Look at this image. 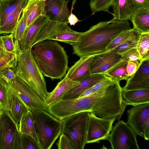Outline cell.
Instances as JSON below:
<instances>
[{"instance_id": "obj_19", "label": "cell", "mask_w": 149, "mask_h": 149, "mask_svg": "<svg viewBox=\"0 0 149 149\" xmlns=\"http://www.w3.org/2000/svg\"><path fill=\"white\" fill-rule=\"evenodd\" d=\"M121 96L123 102L127 106H133L149 103V90H126L122 88Z\"/></svg>"}, {"instance_id": "obj_47", "label": "cell", "mask_w": 149, "mask_h": 149, "mask_svg": "<svg viewBox=\"0 0 149 149\" xmlns=\"http://www.w3.org/2000/svg\"><path fill=\"white\" fill-rule=\"evenodd\" d=\"M9 53H8V54H9ZM8 54H4L0 53V59L1 58L3 57L4 56L6 55H7Z\"/></svg>"}, {"instance_id": "obj_4", "label": "cell", "mask_w": 149, "mask_h": 149, "mask_svg": "<svg viewBox=\"0 0 149 149\" xmlns=\"http://www.w3.org/2000/svg\"><path fill=\"white\" fill-rule=\"evenodd\" d=\"M31 111L41 149H51L61 134V120L45 111L34 110Z\"/></svg>"}, {"instance_id": "obj_40", "label": "cell", "mask_w": 149, "mask_h": 149, "mask_svg": "<svg viewBox=\"0 0 149 149\" xmlns=\"http://www.w3.org/2000/svg\"><path fill=\"white\" fill-rule=\"evenodd\" d=\"M115 81L106 75L104 78L91 88L93 93Z\"/></svg>"}, {"instance_id": "obj_41", "label": "cell", "mask_w": 149, "mask_h": 149, "mask_svg": "<svg viewBox=\"0 0 149 149\" xmlns=\"http://www.w3.org/2000/svg\"><path fill=\"white\" fill-rule=\"evenodd\" d=\"M58 149H73L70 140L66 135L61 134L56 143Z\"/></svg>"}, {"instance_id": "obj_29", "label": "cell", "mask_w": 149, "mask_h": 149, "mask_svg": "<svg viewBox=\"0 0 149 149\" xmlns=\"http://www.w3.org/2000/svg\"><path fill=\"white\" fill-rule=\"evenodd\" d=\"M10 91L7 82L0 77V107L2 111L9 112Z\"/></svg>"}, {"instance_id": "obj_18", "label": "cell", "mask_w": 149, "mask_h": 149, "mask_svg": "<svg viewBox=\"0 0 149 149\" xmlns=\"http://www.w3.org/2000/svg\"><path fill=\"white\" fill-rule=\"evenodd\" d=\"M49 21L45 16L36 19L26 31L24 37L20 44L22 50L32 49L36 37L42 27Z\"/></svg>"}, {"instance_id": "obj_12", "label": "cell", "mask_w": 149, "mask_h": 149, "mask_svg": "<svg viewBox=\"0 0 149 149\" xmlns=\"http://www.w3.org/2000/svg\"><path fill=\"white\" fill-rule=\"evenodd\" d=\"M123 57L118 53L109 52L93 55L90 66L91 74H104Z\"/></svg>"}, {"instance_id": "obj_30", "label": "cell", "mask_w": 149, "mask_h": 149, "mask_svg": "<svg viewBox=\"0 0 149 149\" xmlns=\"http://www.w3.org/2000/svg\"><path fill=\"white\" fill-rule=\"evenodd\" d=\"M136 48L142 61L149 60V33H141Z\"/></svg>"}, {"instance_id": "obj_23", "label": "cell", "mask_w": 149, "mask_h": 149, "mask_svg": "<svg viewBox=\"0 0 149 149\" xmlns=\"http://www.w3.org/2000/svg\"><path fill=\"white\" fill-rule=\"evenodd\" d=\"M131 21L133 28L141 33H149V8L135 9Z\"/></svg>"}, {"instance_id": "obj_21", "label": "cell", "mask_w": 149, "mask_h": 149, "mask_svg": "<svg viewBox=\"0 0 149 149\" xmlns=\"http://www.w3.org/2000/svg\"><path fill=\"white\" fill-rule=\"evenodd\" d=\"M9 87L10 91L9 113L15 122L19 125L22 116L29 110L9 86Z\"/></svg>"}, {"instance_id": "obj_32", "label": "cell", "mask_w": 149, "mask_h": 149, "mask_svg": "<svg viewBox=\"0 0 149 149\" xmlns=\"http://www.w3.org/2000/svg\"><path fill=\"white\" fill-rule=\"evenodd\" d=\"M22 12L21 18L19 20L17 25L13 33L15 45H20L26 31V16L25 13L23 11Z\"/></svg>"}, {"instance_id": "obj_5", "label": "cell", "mask_w": 149, "mask_h": 149, "mask_svg": "<svg viewBox=\"0 0 149 149\" xmlns=\"http://www.w3.org/2000/svg\"><path fill=\"white\" fill-rule=\"evenodd\" d=\"M90 112H81L61 120V134L68 137L73 149H83L86 143L87 125Z\"/></svg>"}, {"instance_id": "obj_39", "label": "cell", "mask_w": 149, "mask_h": 149, "mask_svg": "<svg viewBox=\"0 0 149 149\" xmlns=\"http://www.w3.org/2000/svg\"><path fill=\"white\" fill-rule=\"evenodd\" d=\"M0 77L9 83L17 77L16 74L12 68L5 69L0 73Z\"/></svg>"}, {"instance_id": "obj_9", "label": "cell", "mask_w": 149, "mask_h": 149, "mask_svg": "<svg viewBox=\"0 0 149 149\" xmlns=\"http://www.w3.org/2000/svg\"><path fill=\"white\" fill-rule=\"evenodd\" d=\"M20 133L19 125L8 113H0V145L1 149H16Z\"/></svg>"}, {"instance_id": "obj_44", "label": "cell", "mask_w": 149, "mask_h": 149, "mask_svg": "<svg viewBox=\"0 0 149 149\" xmlns=\"http://www.w3.org/2000/svg\"><path fill=\"white\" fill-rule=\"evenodd\" d=\"M68 23L71 25H74L80 21L77 17L72 13L69 15L68 18Z\"/></svg>"}, {"instance_id": "obj_49", "label": "cell", "mask_w": 149, "mask_h": 149, "mask_svg": "<svg viewBox=\"0 0 149 149\" xmlns=\"http://www.w3.org/2000/svg\"><path fill=\"white\" fill-rule=\"evenodd\" d=\"M1 1H2V0H0V6L1 4Z\"/></svg>"}, {"instance_id": "obj_46", "label": "cell", "mask_w": 149, "mask_h": 149, "mask_svg": "<svg viewBox=\"0 0 149 149\" xmlns=\"http://www.w3.org/2000/svg\"><path fill=\"white\" fill-rule=\"evenodd\" d=\"M9 53L7 52L6 51L0 40V53L6 54Z\"/></svg>"}, {"instance_id": "obj_26", "label": "cell", "mask_w": 149, "mask_h": 149, "mask_svg": "<svg viewBox=\"0 0 149 149\" xmlns=\"http://www.w3.org/2000/svg\"><path fill=\"white\" fill-rule=\"evenodd\" d=\"M28 0H2L0 6V26L7 17L17 8L27 3Z\"/></svg>"}, {"instance_id": "obj_28", "label": "cell", "mask_w": 149, "mask_h": 149, "mask_svg": "<svg viewBox=\"0 0 149 149\" xmlns=\"http://www.w3.org/2000/svg\"><path fill=\"white\" fill-rule=\"evenodd\" d=\"M19 128L20 133L29 135L38 143L32 112L30 111L29 110L22 116L19 125Z\"/></svg>"}, {"instance_id": "obj_22", "label": "cell", "mask_w": 149, "mask_h": 149, "mask_svg": "<svg viewBox=\"0 0 149 149\" xmlns=\"http://www.w3.org/2000/svg\"><path fill=\"white\" fill-rule=\"evenodd\" d=\"M111 6L114 19L119 21L131 20L134 9L129 0H114Z\"/></svg>"}, {"instance_id": "obj_43", "label": "cell", "mask_w": 149, "mask_h": 149, "mask_svg": "<svg viewBox=\"0 0 149 149\" xmlns=\"http://www.w3.org/2000/svg\"><path fill=\"white\" fill-rule=\"evenodd\" d=\"M129 1L134 9L141 8H149V0H129Z\"/></svg>"}, {"instance_id": "obj_27", "label": "cell", "mask_w": 149, "mask_h": 149, "mask_svg": "<svg viewBox=\"0 0 149 149\" xmlns=\"http://www.w3.org/2000/svg\"><path fill=\"white\" fill-rule=\"evenodd\" d=\"M141 33L134 28L131 29L127 38L121 45L109 51L120 54L136 47Z\"/></svg>"}, {"instance_id": "obj_48", "label": "cell", "mask_w": 149, "mask_h": 149, "mask_svg": "<svg viewBox=\"0 0 149 149\" xmlns=\"http://www.w3.org/2000/svg\"><path fill=\"white\" fill-rule=\"evenodd\" d=\"M1 111H2V110H1V107H0V113H1Z\"/></svg>"}, {"instance_id": "obj_17", "label": "cell", "mask_w": 149, "mask_h": 149, "mask_svg": "<svg viewBox=\"0 0 149 149\" xmlns=\"http://www.w3.org/2000/svg\"><path fill=\"white\" fill-rule=\"evenodd\" d=\"M79 82L65 77L58 83L52 92L47 93L45 100L47 105L49 106L61 100L65 94Z\"/></svg>"}, {"instance_id": "obj_33", "label": "cell", "mask_w": 149, "mask_h": 149, "mask_svg": "<svg viewBox=\"0 0 149 149\" xmlns=\"http://www.w3.org/2000/svg\"><path fill=\"white\" fill-rule=\"evenodd\" d=\"M114 0H91L89 5L93 14L100 11L109 12V9Z\"/></svg>"}, {"instance_id": "obj_2", "label": "cell", "mask_w": 149, "mask_h": 149, "mask_svg": "<svg viewBox=\"0 0 149 149\" xmlns=\"http://www.w3.org/2000/svg\"><path fill=\"white\" fill-rule=\"evenodd\" d=\"M32 47L33 56L44 76L52 79H61L66 75L68 56L64 48L56 41L44 40Z\"/></svg>"}, {"instance_id": "obj_31", "label": "cell", "mask_w": 149, "mask_h": 149, "mask_svg": "<svg viewBox=\"0 0 149 149\" xmlns=\"http://www.w3.org/2000/svg\"><path fill=\"white\" fill-rule=\"evenodd\" d=\"M80 32L71 29L69 27L64 32L51 38L49 40L65 42L72 46L77 41Z\"/></svg>"}, {"instance_id": "obj_45", "label": "cell", "mask_w": 149, "mask_h": 149, "mask_svg": "<svg viewBox=\"0 0 149 149\" xmlns=\"http://www.w3.org/2000/svg\"><path fill=\"white\" fill-rule=\"evenodd\" d=\"M92 93H93L92 90L91 88H90L84 91L79 95L78 97H86L90 95Z\"/></svg>"}, {"instance_id": "obj_37", "label": "cell", "mask_w": 149, "mask_h": 149, "mask_svg": "<svg viewBox=\"0 0 149 149\" xmlns=\"http://www.w3.org/2000/svg\"><path fill=\"white\" fill-rule=\"evenodd\" d=\"M130 31L131 29L124 31L116 37L107 47L106 52L112 50L122 44L129 36Z\"/></svg>"}, {"instance_id": "obj_14", "label": "cell", "mask_w": 149, "mask_h": 149, "mask_svg": "<svg viewBox=\"0 0 149 149\" xmlns=\"http://www.w3.org/2000/svg\"><path fill=\"white\" fill-rule=\"evenodd\" d=\"M93 56L80 57V59L69 68L65 77L72 81H79L91 74L90 66Z\"/></svg>"}, {"instance_id": "obj_11", "label": "cell", "mask_w": 149, "mask_h": 149, "mask_svg": "<svg viewBox=\"0 0 149 149\" xmlns=\"http://www.w3.org/2000/svg\"><path fill=\"white\" fill-rule=\"evenodd\" d=\"M44 16L49 20L68 24L70 14L66 0H43Z\"/></svg>"}, {"instance_id": "obj_36", "label": "cell", "mask_w": 149, "mask_h": 149, "mask_svg": "<svg viewBox=\"0 0 149 149\" xmlns=\"http://www.w3.org/2000/svg\"><path fill=\"white\" fill-rule=\"evenodd\" d=\"M0 40L6 51L8 53H15V47L13 33L0 36Z\"/></svg>"}, {"instance_id": "obj_6", "label": "cell", "mask_w": 149, "mask_h": 149, "mask_svg": "<svg viewBox=\"0 0 149 149\" xmlns=\"http://www.w3.org/2000/svg\"><path fill=\"white\" fill-rule=\"evenodd\" d=\"M136 136L127 123L119 120L113 127L109 140L113 149H140Z\"/></svg>"}, {"instance_id": "obj_25", "label": "cell", "mask_w": 149, "mask_h": 149, "mask_svg": "<svg viewBox=\"0 0 149 149\" xmlns=\"http://www.w3.org/2000/svg\"><path fill=\"white\" fill-rule=\"evenodd\" d=\"M27 3L18 7L7 17L4 24L0 26V34L13 33L18 23L21 13Z\"/></svg>"}, {"instance_id": "obj_7", "label": "cell", "mask_w": 149, "mask_h": 149, "mask_svg": "<svg viewBox=\"0 0 149 149\" xmlns=\"http://www.w3.org/2000/svg\"><path fill=\"white\" fill-rule=\"evenodd\" d=\"M9 86L30 111L48 112V106L45 101L24 81L17 77L10 83Z\"/></svg>"}, {"instance_id": "obj_35", "label": "cell", "mask_w": 149, "mask_h": 149, "mask_svg": "<svg viewBox=\"0 0 149 149\" xmlns=\"http://www.w3.org/2000/svg\"><path fill=\"white\" fill-rule=\"evenodd\" d=\"M16 59V53H10L0 59V73L7 68H13Z\"/></svg>"}, {"instance_id": "obj_50", "label": "cell", "mask_w": 149, "mask_h": 149, "mask_svg": "<svg viewBox=\"0 0 149 149\" xmlns=\"http://www.w3.org/2000/svg\"><path fill=\"white\" fill-rule=\"evenodd\" d=\"M0 149H1V147L0 145Z\"/></svg>"}, {"instance_id": "obj_15", "label": "cell", "mask_w": 149, "mask_h": 149, "mask_svg": "<svg viewBox=\"0 0 149 149\" xmlns=\"http://www.w3.org/2000/svg\"><path fill=\"white\" fill-rule=\"evenodd\" d=\"M106 76V75L103 73L91 74L79 80L76 85L65 94L62 100L73 99L78 98L85 90L92 87Z\"/></svg>"}, {"instance_id": "obj_8", "label": "cell", "mask_w": 149, "mask_h": 149, "mask_svg": "<svg viewBox=\"0 0 149 149\" xmlns=\"http://www.w3.org/2000/svg\"><path fill=\"white\" fill-rule=\"evenodd\" d=\"M115 120L114 118L99 117L90 112L87 125L86 143H98L109 139L113 123Z\"/></svg>"}, {"instance_id": "obj_42", "label": "cell", "mask_w": 149, "mask_h": 149, "mask_svg": "<svg viewBox=\"0 0 149 149\" xmlns=\"http://www.w3.org/2000/svg\"><path fill=\"white\" fill-rule=\"evenodd\" d=\"M141 62L139 60L128 61L126 70L129 77H131L135 72Z\"/></svg>"}, {"instance_id": "obj_20", "label": "cell", "mask_w": 149, "mask_h": 149, "mask_svg": "<svg viewBox=\"0 0 149 149\" xmlns=\"http://www.w3.org/2000/svg\"><path fill=\"white\" fill-rule=\"evenodd\" d=\"M45 2L43 0H28L23 10L26 16V31L38 18L44 16Z\"/></svg>"}, {"instance_id": "obj_13", "label": "cell", "mask_w": 149, "mask_h": 149, "mask_svg": "<svg viewBox=\"0 0 149 149\" xmlns=\"http://www.w3.org/2000/svg\"><path fill=\"white\" fill-rule=\"evenodd\" d=\"M126 90H149V60L143 61L135 72L122 88Z\"/></svg>"}, {"instance_id": "obj_10", "label": "cell", "mask_w": 149, "mask_h": 149, "mask_svg": "<svg viewBox=\"0 0 149 149\" xmlns=\"http://www.w3.org/2000/svg\"><path fill=\"white\" fill-rule=\"evenodd\" d=\"M127 111V123L136 134L143 137L146 128L149 126V103L133 106Z\"/></svg>"}, {"instance_id": "obj_24", "label": "cell", "mask_w": 149, "mask_h": 149, "mask_svg": "<svg viewBox=\"0 0 149 149\" xmlns=\"http://www.w3.org/2000/svg\"><path fill=\"white\" fill-rule=\"evenodd\" d=\"M128 60L123 57L120 61L105 71L104 74L115 81L120 82L123 80L126 81L130 77L126 70Z\"/></svg>"}, {"instance_id": "obj_16", "label": "cell", "mask_w": 149, "mask_h": 149, "mask_svg": "<svg viewBox=\"0 0 149 149\" xmlns=\"http://www.w3.org/2000/svg\"><path fill=\"white\" fill-rule=\"evenodd\" d=\"M68 24L49 21L41 28L33 45L45 40H49L54 36L65 31L68 28Z\"/></svg>"}, {"instance_id": "obj_38", "label": "cell", "mask_w": 149, "mask_h": 149, "mask_svg": "<svg viewBox=\"0 0 149 149\" xmlns=\"http://www.w3.org/2000/svg\"><path fill=\"white\" fill-rule=\"evenodd\" d=\"M128 61L139 60L142 61L141 56L136 48H133L121 54Z\"/></svg>"}, {"instance_id": "obj_1", "label": "cell", "mask_w": 149, "mask_h": 149, "mask_svg": "<svg viewBox=\"0 0 149 149\" xmlns=\"http://www.w3.org/2000/svg\"><path fill=\"white\" fill-rule=\"evenodd\" d=\"M131 29L128 20L119 21L113 18L100 22L88 30L80 32L72 45L73 53L81 57L105 52L113 39L121 33Z\"/></svg>"}, {"instance_id": "obj_3", "label": "cell", "mask_w": 149, "mask_h": 149, "mask_svg": "<svg viewBox=\"0 0 149 149\" xmlns=\"http://www.w3.org/2000/svg\"><path fill=\"white\" fill-rule=\"evenodd\" d=\"M15 46L16 59L12 68L17 77L45 101L48 93L46 81L33 56L32 49L22 50L19 45Z\"/></svg>"}, {"instance_id": "obj_34", "label": "cell", "mask_w": 149, "mask_h": 149, "mask_svg": "<svg viewBox=\"0 0 149 149\" xmlns=\"http://www.w3.org/2000/svg\"><path fill=\"white\" fill-rule=\"evenodd\" d=\"M20 133L22 149H41L39 143L28 135Z\"/></svg>"}]
</instances>
